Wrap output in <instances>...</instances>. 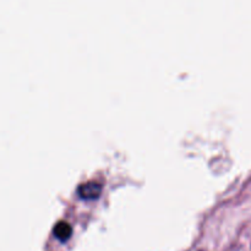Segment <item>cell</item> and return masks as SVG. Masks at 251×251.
Here are the masks:
<instances>
[{
  "mask_svg": "<svg viewBox=\"0 0 251 251\" xmlns=\"http://www.w3.org/2000/svg\"><path fill=\"white\" fill-rule=\"evenodd\" d=\"M102 193V185L97 181H86L77 188V194L82 200H96Z\"/></svg>",
  "mask_w": 251,
  "mask_h": 251,
  "instance_id": "6da1fadb",
  "label": "cell"
},
{
  "mask_svg": "<svg viewBox=\"0 0 251 251\" xmlns=\"http://www.w3.org/2000/svg\"><path fill=\"white\" fill-rule=\"evenodd\" d=\"M53 233L60 242L65 243L66 240L70 239L71 234H73V227L66 221H59L54 226Z\"/></svg>",
  "mask_w": 251,
  "mask_h": 251,
  "instance_id": "7a4b0ae2",
  "label": "cell"
}]
</instances>
